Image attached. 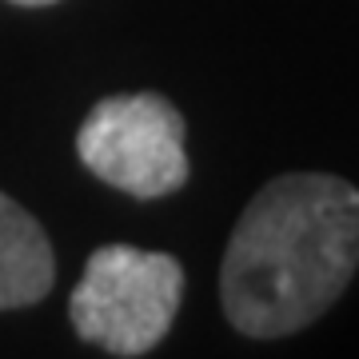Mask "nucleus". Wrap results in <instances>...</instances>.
I'll return each instance as SVG.
<instances>
[{"instance_id": "obj_1", "label": "nucleus", "mask_w": 359, "mask_h": 359, "mask_svg": "<svg viewBox=\"0 0 359 359\" xmlns=\"http://www.w3.org/2000/svg\"><path fill=\"white\" fill-rule=\"evenodd\" d=\"M359 268V188L327 172L268 180L236 219L219 304L236 332L280 339L316 323Z\"/></svg>"}, {"instance_id": "obj_2", "label": "nucleus", "mask_w": 359, "mask_h": 359, "mask_svg": "<svg viewBox=\"0 0 359 359\" xmlns=\"http://www.w3.org/2000/svg\"><path fill=\"white\" fill-rule=\"evenodd\" d=\"M184 304V264L168 252L132 244L96 248L80 271L68 320L84 344L116 359L148 355L176 323Z\"/></svg>"}, {"instance_id": "obj_3", "label": "nucleus", "mask_w": 359, "mask_h": 359, "mask_svg": "<svg viewBox=\"0 0 359 359\" xmlns=\"http://www.w3.org/2000/svg\"><path fill=\"white\" fill-rule=\"evenodd\" d=\"M184 116L160 92L108 96L84 116L76 156L96 180L136 200H160L188 184Z\"/></svg>"}, {"instance_id": "obj_4", "label": "nucleus", "mask_w": 359, "mask_h": 359, "mask_svg": "<svg viewBox=\"0 0 359 359\" xmlns=\"http://www.w3.org/2000/svg\"><path fill=\"white\" fill-rule=\"evenodd\" d=\"M56 283V256L40 219L0 192V311L40 304Z\"/></svg>"}, {"instance_id": "obj_5", "label": "nucleus", "mask_w": 359, "mask_h": 359, "mask_svg": "<svg viewBox=\"0 0 359 359\" xmlns=\"http://www.w3.org/2000/svg\"><path fill=\"white\" fill-rule=\"evenodd\" d=\"M13 4H25V8H44V4H56V0H13Z\"/></svg>"}]
</instances>
